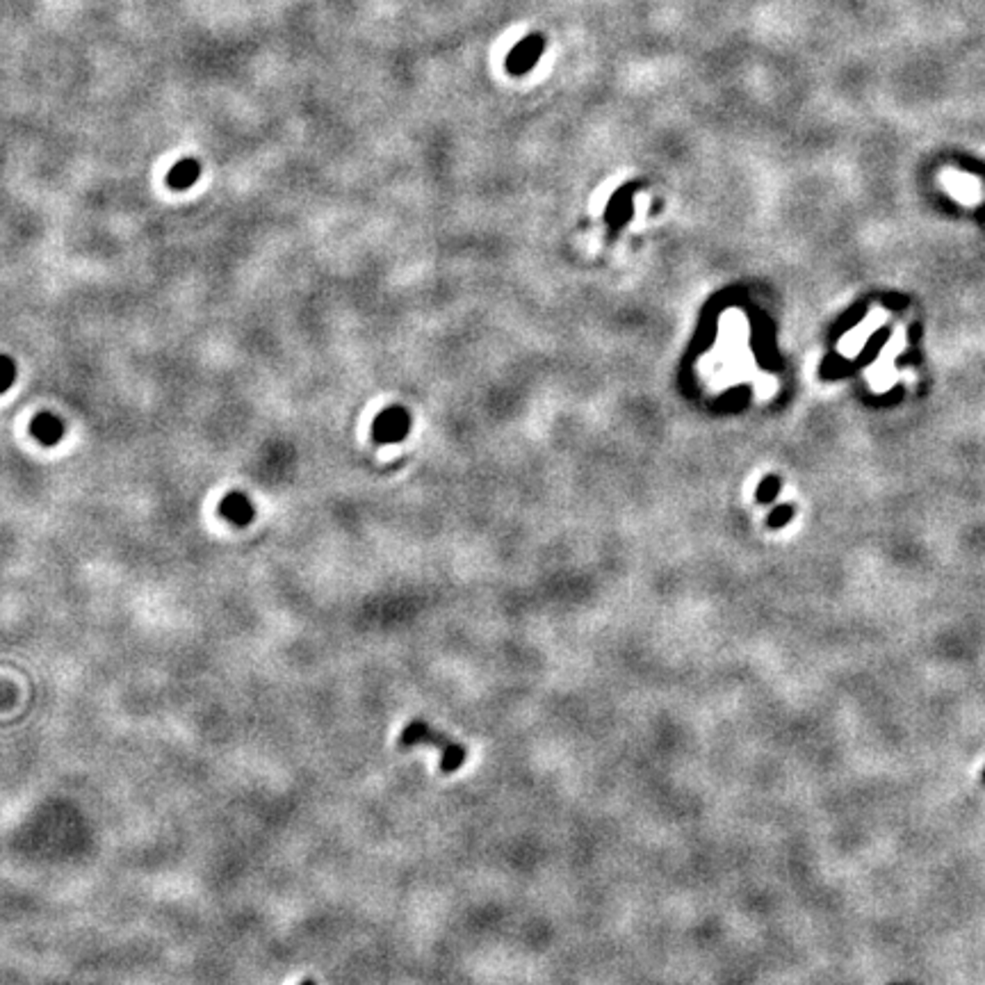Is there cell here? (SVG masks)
Segmentation results:
<instances>
[{
	"instance_id": "277c9868",
	"label": "cell",
	"mask_w": 985,
	"mask_h": 985,
	"mask_svg": "<svg viewBox=\"0 0 985 985\" xmlns=\"http://www.w3.org/2000/svg\"><path fill=\"white\" fill-rule=\"evenodd\" d=\"M32 436L42 445H57L64 436V423L57 418L55 413H39L32 420Z\"/></svg>"
},
{
	"instance_id": "ba28073f",
	"label": "cell",
	"mask_w": 985,
	"mask_h": 985,
	"mask_svg": "<svg viewBox=\"0 0 985 985\" xmlns=\"http://www.w3.org/2000/svg\"><path fill=\"white\" fill-rule=\"evenodd\" d=\"M949 187L956 192V194L963 196V199H964V196H967V199H970V196H972V187L967 185V181H964V178H956V181L951 183Z\"/></svg>"
},
{
	"instance_id": "5b68a950",
	"label": "cell",
	"mask_w": 985,
	"mask_h": 985,
	"mask_svg": "<svg viewBox=\"0 0 985 985\" xmlns=\"http://www.w3.org/2000/svg\"><path fill=\"white\" fill-rule=\"evenodd\" d=\"M408 427L406 413L399 411V408H390L383 415H379L377 424H374V436L379 440H398L402 439L404 431Z\"/></svg>"
},
{
	"instance_id": "52a82bcc",
	"label": "cell",
	"mask_w": 985,
	"mask_h": 985,
	"mask_svg": "<svg viewBox=\"0 0 985 985\" xmlns=\"http://www.w3.org/2000/svg\"><path fill=\"white\" fill-rule=\"evenodd\" d=\"M16 379V363L10 357H0V395L10 390Z\"/></svg>"
},
{
	"instance_id": "6da1fadb",
	"label": "cell",
	"mask_w": 985,
	"mask_h": 985,
	"mask_svg": "<svg viewBox=\"0 0 985 985\" xmlns=\"http://www.w3.org/2000/svg\"><path fill=\"white\" fill-rule=\"evenodd\" d=\"M398 746L402 751H411V748L418 746H431V751L439 753L440 759V771L443 774H455L468 759V751H465L464 743H456L455 739H449L447 735L436 730L433 726H429L423 718H413L406 726L402 727V733L398 737Z\"/></svg>"
},
{
	"instance_id": "7a4b0ae2",
	"label": "cell",
	"mask_w": 985,
	"mask_h": 985,
	"mask_svg": "<svg viewBox=\"0 0 985 985\" xmlns=\"http://www.w3.org/2000/svg\"><path fill=\"white\" fill-rule=\"evenodd\" d=\"M543 48H546V39H543L538 32L527 35L522 42H518L516 46L511 48L509 57H506V69H509V73H513V76H522V73L531 71V69L537 67Z\"/></svg>"
},
{
	"instance_id": "8992f818",
	"label": "cell",
	"mask_w": 985,
	"mask_h": 985,
	"mask_svg": "<svg viewBox=\"0 0 985 985\" xmlns=\"http://www.w3.org/2000/svg\"><path fill=\"white\" fill-rule=\"evenodd\" d=\"M201 176V165L194 158H185V160L176 162L174 167L167 174V183H169L171 190H187V187L194 185Z\"/></svg>"
},
{
	"instance_id": "3957f363",
	"label": "cell",
	"mask_w": 985,
	"mask_h": 985,
	"mask_svg": "<svg viewBox=\"0 0 985 985\" xmlns=\"http://www.w3.org/2000/svg\"><path fill=\"white\" fill-rule=\"evenodd\" d=\"M219 513L228 522H233V525H249L253 521V516H256V509H253L251 500L244 493L233 490V493H228L224 497L222 505H219Z\"/></svg>"
},
{
	"instance_id": "9c48e42d",
	"label": "cell",
	"mask_w": 985,
	"mask_h": 985,
	"mask_svg": "<svg viewBox=\"0 0 985 985\" xmlns=\"http://www.w3.org/2000/svg\"><path fill=\"white\" fill-rule=\"evenodd\" d=\"M300 985H317V983H315V981H313V979H304V981H301V983H300Z\"/></svg>"
}]
</instances>
